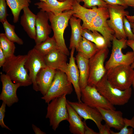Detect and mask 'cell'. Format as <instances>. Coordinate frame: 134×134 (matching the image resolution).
Returning <instances> with one entry per match:
<instances>
[{
  "instance_id": "1",
  "label": "cell",
  "mask_w": 134,
  "mask_h": 134,
  "mask_svg": "<svg viewBox=\"0 0 134 134\" xmlns=\"http://www.w3.org/2000/svg\"><path fill=\"white\" fill-rule=\"evenodd\" d=\"M27 55H14L6 59L2 70L13 82L19 84L21 86L26 87L32 84L25 66Z\"/></svg>"
},
{
  "instance_id": "2",
  "label": "cell",
  "mask_w": 134,
  "mask_h": 134,
  "mask_svg": "<svg viewBox=\"0 0 134 134\" xmlns=\"http://www.w3.org/2000/svg\"><path fill=\"white\" fill-rule=\"evenodd\" d=\"M96 87L99 92L113 105H125L129 101L132 96L131 87L122 90L113 87L108 81L106 74Z\"/></svg>"
},
{
  "instance_id": "3",
  "label": "cell",
  "mask_w": 134,
  "mask_h": 134,
  "mask_svg": "<svg viewBox=\"0 0 134 134\" xmlns=\"http://www.w3.org/2000/svg\"><path fill=\"white\" fill-rule=\"evenodd\" d=\"M55 40L59 49L67 56L70 53L65 44L64 34L68 26L69 21L73 16L74 12L72 10L66 11L62 13L55 15L51 12H47Z\"/></svg>"
},
{
  "instance_id": "4",
  "label": "cell",
  "mask_w": 134,
  "mask_h": 134,
  "mask_svg": "<svg viewBox=\"0 0 134 134\" xmlns=\"http://www.w3.org/2000/svg\"><path fill=\"white\" fill-rule=\"evenodd\" d=\"M107 79L113 87L122 90L130 87L134 79V69L131 65H122L106 71Z\"/></svg>"
},
{
  "instance_id": "5",
  "label": "cell",
  "mask_w": 134,
  "mask_h": 134,
  "mask_svg": "<svg viewBox=\"0 0 134 134\" xmlns=\"http://www.w3.org/2000/svg\"><path fill=\"white\" fill-rule=\"evenodd\" d=\"M72 84L68 79L66 73L56 70L51 84L46 94L41 98L46 103L64 95H69L73 91Z\"/></svg>"
},
{
  "instance_id": "6",
  "label": "cell",
  "mask_w": 134,
  "mask_h": 134,
  "mask_svg": "<svg viewBox=\"0 0 134 134\" xmlns=\"http://www.w3.org/2000/svg\"><path fill=\"white\" fill-rule=\"evenodd\" d=\"M126 39H117L114 35L111 53L109 58L105 63V67L107 71L116 66L125 65H131L134 62L133 51H128L125 54L122 52V49L127 46Z\"/></svg>"
},
{
  "instance_id": "7",
  "label": "cell",
  "mask_w": 134,
  "mask_h": 134,
  "mask_svg": "<svg viewBox=\"0 0 134 134\" xmlns=\"http://www.w3.org/2000/svg\"><path fill=\"white\" fill-rule=\"evenodd\" d=\"M66 95L54 99L48 104L46 118L49 119L50 125L54 131L61 122L68 120Z\"/></svg>"
},
{
  "instance_id": "8",
  "label": "cell",
  "mask_w": 134,
  "mask_h": 134,
  "mask_svg": "<svg viewBox=\"0 0 134 134\" xmlns=\"http://www.w3.org/2000/svg\"><path fill=\"white\" fill-rule=\"evenodd\" d=\"M109 52L108 47L99 49L89 59V74L88 85L96 87L106 74L104 62Z\"/></svg>"
},
{
  "instance_id": "9",
  "label": "cell",
  "mask_w": 134,
  "mask_h": 134,
  "mask_svg": "<svg viewBox=\"0 0 134 134\" xmlns=\"http://www.w3.org/2000/svg\"><path fill=\"white\" fill-rule=\"evenodd\" d=\"M110 19L107 23L115 32L114 35L118 39H126L123 28V18L129 15V12L125 10L127 8L118 5L107 4Z\"/></svg>"
},
{
  "instance_id": "10",
  "label": "cell",
  "mask_w": 134,
  "mask_h": 134,
  "mask_svg": "<svg viewBox=\"0 0 134 134\" xmlns=\"http://www.w3.org/2000/svg\"><path fill=\"white\" fill-rule=\"evenodd\" d=\"M81 100L83 102L92 107L116 110L114 105L99 92L95 86L87 85L84 88L81 89Z\"/></svg>"
},
{
  "instance_id": "11",
  "label": "cell",
  "mask_w": 134,
  "mask_h": 134,
  "mask_svg": "<svg viewBox=\"0 0 134 134\" xmlns=\"http://www.w3.org/2000/svg\"><path fill=\"white\" fill-rule=\"evenodd\" d=\"M109 12L107 7L101 8L100 12L93 20L90 30L96 31L100 33L104 38L108 47L111 45L114 31L108 26L107 19L109 18Z\"/></svg>"
},
{
  "instance_id": "12",
  "label": "cell",
  "mask_w": 134,
  "mask_h": 134,
  "mask_svg": "<svg viewBox=\"0 0 134 134\" xmlns=\"http://www.w3.org/2000/svg\"><path fill=\"white\" fill-rule=\"evenodd\" d=\"M27 55L25 67L29 71V74L32 82L33 89L37 92L38 90L36 82L37 75L41 69L47 66L43 56L34 48L30 50Z\"/></svg>"
},
{
  "instance_id": "13",
  "label": "cell",
  "mask_w": 134,
  "mask_h": 134,
  "mask_svg": "<svg viewBox=\"0 0 134 134\" xmlns=\"http://www.w3.org/2000/svg\"><path fill=\"white\" fill-rule=\"evenodd\" d=\"M0 79L2 83V88L0 95V100L8 107H10L18 102L19 99L17 91L21 86L19 84L13 82L5 74H1Z\"/></svg>"
},
{
  "instance_id": "14",
  "label": "cell",
  "mask_w": 134,
  "mask_h": 134,
  "mask_svg": "<svg viewBox=\"0 0 134 134\" xmlns=\"http://www.w3.org/2000/svg\"><path fill=\"white\" fill-rule=\"evenodd\" d=\"M72 7L74 12L73 16L82 21V26L83 29L90 30L93 20L102 8H97L95 6L92 9L88 8L81 6L76 0H74Z\"/></svg>"
},
{
  "instance_id": "15",
  "label": "cell",
  "mask_w": 134,
  "mask_h": 134,
  "mask_svg": "<svg viewBox=\"0 0 134 134\" xmlns=\"http://www.w3.org/2000/svg\"><path fill=\"white\" fill-rule=\"evenodd\" d=\"M67 102L84 120H91L95 123L98 129L102 125L103 119L101 115L96 108L91 107L82 101L72 102L67 100Z\"/></svg>"
},
{
  "instance_id": "16",
  "label": "cell",
  "mask_w": 134,
  "mask_h": 134,
  "mask_svg": "<svg viewBox=\"0 0 134 134\" xmlns=\"http://www.w3.org/2000/svg\"><path fill=\"white\" fill-rule=\"evenodd\" d=\"M49 20L47 13L41 10L36 15L35 27L36 38V45H38L45 40L51 34L52 28L48 23Z\"/></svg>"
},
{
  "instance_id": "17",
  "label": "cell",
  "mask_w": 134,
  "mask_h": 134,
  "mask_svg": "<svg viewBox=\"0 0 134 134\" xmlns=\"http://www.w3.org/2000/svg\"><path fill=\"white\" fill-rule=\"evenodd\" d=\"M67 56L58 48L53 50L43 57L47 67L66 73L68 65Z\"/></svg>"
},
{
  "instance_id": "18",
  "label": "cell",
  "mask_w": 134,
  "mask_h": 134,
  "mask_svg": "<svg viewBox=\"0 0 134 134\" xmlns=\"http://www.w3.org/2000/svg\"><path fill=\"white\" fill-rule=\"evenodd\" d=\"M73 0H66L60 2L57 0H47L46 2L40 1L35 3L34 5L40 10L58 15L66 11L73 10Z\"/></svg>"
},
{
  "instance_id": "19",
  "label": "cell",
  "mask_w": 134,
  "mask_h": 134,
  "mask_svg": "<svg viewBox=\"0 0 134 134\" xmlns=\"http://www.w3.org/2000/svg\"><path fill=\"white\" fill-rule=\"evenodd\" d=\"M97 109L101 114L105 124L111 128L120 131L124 126V118L121 111L100 107Z\"/></svg>"
},
{
  "instance_id": "20",
  "label": "cell",
  "mask_w": 134,
  "mask_h": 134,
  "mask_svg": "<svg viewBox=\"0 0 134 134\" xmlns=\"http://www.w3.org/2000/svg\"><path fill=\"white\" fill-rule=\"evenodd\" d=\"M75 49L74 48L71 49L69 62L66 74L73 86L78 101L81 102V90L79 84V72L77 66L75 63V59L74 57Z\"/></svg>"
},
{
  "instance_id": "21",
  "label": "cell",
  "mask_w": 134,
  "mask_h": 134,
  "mask_svg": "<svg viewBox=\"0 0 134 134\" xmlns=\"http://www.w3.org/2000/svg\"><path fill=\"white\" fill-rule=\"evenodd\" d=\"M56 70L46 67L42 68L38 73L36 79V83L38 91L43 96L46 94L49 88Z\"/></svg>"
},
{
  "instance_id": "22",
  "label": "cell",
  "mask_w": 134,
  "mask_h": 134,
  "mask_svg": "<svg viewBox=\"0 0 134 134\" xmlns=\"http://www.w3.org/2000/svg\"><path fill=\"white\" fill-rule=\"evenodd\" d=\"M23 13L20 19V24L29 37L35 40L36 38L35 22L36 15L26 7L23 9Z\"/></svg>"
},
{
  "instance_id": "23",
  "label": "cell",
  "mask_w": 134,
  "mask_h": 134,
  "mask_svg": "<svg viewBox=\"0 0 134 134\" xmlns=\"http://www.w3.org/2000/svg\"><path fill=\"white\" fill-rule=\"evenodd\" d=\"M67 107L68 115L67 121L69 130L73 134H84V126L82 119L67 101Z\"/></svg>"
},
{
  "instance_id": "24",
  "label": "cell",
  "mask_w": 134,
  "mask_h": 134,
  "mask_svg": "<svg viewBox=\"0 0 134 134\" xmlns=\"http://www.w3.org/2000/svg\"><path fill=\"white\" fill-rule=\"evenodd\" d=\"M75 59L79 71V84L81 90L88 85L89 74V59L84 57L78 52Z\"/></svg>"
},
{
  "instance_id": "25",
  "label": "cell",
  "mask_w": 134,
  "mask_h": 134,
  "mask_svg": "<svg viewBox=\"0 0 134 134\" xmlns=\"http://www.w3.org/2000/svg\"><path fill=\"white\" fill-rule=\"evenodd\" d=\"M81 20L72 16L70 19L69 22L71 32L69 48H73L76 50L81 37L82 28L81 25Z\"/></svg>"
},
{
  "instance_id": "26",
  "label": "cell",
  "mask_w": 134,
  "mask_h": 134,
  "mask_svg": "<svg viewBox=\"0 0 134 134\" xmlns=\"http://www.w3.org/2000/svg\"><path fill=\"white\" fill-rule=\"evenodd\" d=\"M98 50L94 43L82 37L76 51L84 57L89 59Z\"/></svg>"
},
{
  "instance_id": "27",
  "label": "cell",
  "mask_w": 134,
  "mask_h": 134,
  "mask_svg": "<svg viewBox=\"0 0 134 134\" xmlns=\"http://www.w3.org/2000/svg\"><path fill=\"white\" fill-rule=\"evenodd\" d=\"M6 1L11 10L14 23L18 22L21 10L26 7H29L31 2V0H6Z\"/></svg>"
},
{
  "instance_id": "28",
  "label": "cell",
  "mask_w": 134,
  "mask_h": 134,
  "mask_svg": "<svg viewBox=\"0 0 134 134\" xmlns=\"http://www.w3.org/2000/svg\"><path fill=\"white\" fill-rule=\"evenodd\" d=\"M34 48L43 56L55 49H59L53 36L51 37H49L40 44L35 45Z\"/></svg>"
},
{
  "instance_id": "29",
  "label": "cell",
  "mask_w": 134,
  "mask_h": 134,
  "mask_svg": "<svg viewBox=\"0 0 134 134\" xmlns=\"http://www.w3.org/2000/svg\"><path fill=\"white\" fill-rule=\"evenodd\" d=\"M0 46L1 48L6 59L14 55L16 47L14 43L9 40L4 33L0 34Z\"/></svg>"
},
{
  "instance_id": "30",
  "label": "cell",
  "mask_w": 134,
  "mask_h": 134,
  "mask_svg": "<svg viewBox=\"0 0 134 134\" xmlns=\"http://www.w3.org/2000/svg\"><path fill=\"white\" fill-rule=\"evenodd\" d=\"M2 23L4 30V34L7 38L14 43L20 45H23V41L18 36L15 32V26L10 24L7 20Z\"/></svg>"
},
{
  "instance_id": "31",
  "label": "cell",
  "mask_w": 134,
  "mask_h": 134,
  "mask_svg": "<svg viewBox=\"0 0 134 134\" xmlns=\"http://www.w3.org/2000/svg\"><path fill=\"white\" fill-rule=\"evenodd\" d=\"M92 32L94 33L95 36L94 43L99 49L108 47L106 40L102 35L97 31Z\"/></svg>"
},
{
  "instance_id": "32",
  "label": "cell",
  "mask_w": 134,
  "mask_h": 134,
  "mask_svg": "<svg viewBox=\"0 0 134 134\" xmlns=\"http://www.w3.org/2000/svg\"><path fill=\"white\" fill-rule=\"evenodd\" d=\"M83 6L86 8H90L97 6L98 8L107 7V4L103 0H84Z\"/></svg>"
},
{
  "instance_id": "33",
  "label": "cell",
  "mask_w": 134,
  "mask_h": 134,
  "mask_svg": "<svg viewBox=\"0 0 134 134\" xmlns=\"http://www.w3.org/2000/svg\"><path fill=\"white\" fill-rule=\"evenodd\" d=\"M124 30L126 35L129 40H134V34L133 33L130 22L126 17L123 18Z\"/></svg>"
},
{
  "instance_id": "34",
  "label": "cell",
  "mask_w": 134,
  "mask_h": 134,
  "mask_svg": "<svg viewBox=\"0 0 134 134\" xmlns=\"http://www.w3.org/2000/svg\"><path fill=\"white\" fill-rule=\"evenodd\" d=\"M6 0H0V21L2 23L7 20V13Z\"/></svg>"
},
{
  "instance_id": "35",
  "label": "cell",
  "mask_w": 134,
  "mask_h": 134,
  "mask_svg": "<svg viewBox=\"0 0 134 134\" xmlns=\"http://www.w3.org/2000/svg\"><path fill=\"white\" fill-rule=\"evenodd\" d=\"M6 105V104L5 103L2 102L0 108V125L2 128H5L10 131H11V130L5 125L4 122Z\"/></svg>"
},
{
  "instance_id": "36",
  "label": "cell",
  "mask_w": 134,
  "mask_h": 134,
  "mask_svg": "<svg viewBox=\"0 0 134 134\" xmlns=\"http://www.w3.org/2000/svg\"><path fill=\"white\" fill-rule=\"evenodd\" d=\"M82 36L83 37L94 43V34L93 32L91 30L87 29H83Z\"/></svg>"
},
{
  "instance_id": "37",
  "label": "cell",
  "mask_w": 134,
  "mask_h": 134,
  "mask_svg": "<svg viewBox=\"0 0 134 134\" xmlns=\"http://www.w3.org/2000/svg\"><path fill=\"white\" fill-rule=\"evenodd\" d=\"M107 4L118 5L127 8L128 6L124 0H103Z\"/></svg>"
},
{
  "instance_id": "38",
  "label": "cell",
  "mask_w": 134,
  "mask_h": 134,
  "mask_svg": "<svg viewBox=\"0 0 134 134\" xmlns=\"http://www.w3.org/2000/svg\"><path fill=\"white\" fill-rule=\"evenodd\" d=\"M111 128L106 124L101 125L99 129V134H111Z\"/></svg>"
},
{
  "instance_id": "39",
  "label": "cell",
  "mask_w": 134,
  "mask_h": 134,
  "mask_svg": "<svg viewBox=\"0 0 134 134\" xmlns=\"http://www.w3.org/2000/svg\"><path fill=\"white\" fill-rule=\"evenodd\" d=\"M134 133V129L132 128H128L126 129L122 128L118 132H115L111 130V134H133Z\"/></svg>"
},
{
  "instance_id": "40",
  "label": "cell",
  "mask_w": 134,
  "mask_h": 134,
  "mask_svg": "<svg viewBox=\"0 0 134 134\" xmlns=\"http://www.w3.org/2000/svg\"><path fill=\"white\" fill-rule=\"evenodd\" d=\"M124 127L127 128L130 126L134 129V115L130 119L126 118H124Z\"/></svg>"
},
{
  "instance_id": "41",
  "label": "cell",
  "mask_w": 134,
  "mask_h": 134,
  "mask_svg": "<svg viewBox=\"0 0 134 134\" xmlns=\"http://www.w3.org/2000/svg\"><path fill=\"white\" fill-rule=\"evenodd\" d=\"M83 122L84 126V134H99V133H98L95 132L88 127L86 125L85 120H84Z\"/></svg>"
},
{
  "instance_id": "42",
  "label": "cell",
  "mask_w": 134,
  "mask_h": 134,
  "mask_svg": "<svg viewBox=\"0 0 134 134\" xmlns=\"http://www.w3.org/2000/svg\"><path fill=\"white\" fill-rule=\"evenodd\" d=\"M6 60L2 49L0 46V67H2Z\"/></svg>"
},
{
  "instance_id": "43",
  "label": "cell",
  "mask_w": 134,
  "mask_h": 134,
  "mask_svg": "<svg viewBox=\"0 0 134 134\" xmlns=\"http://www.w3.org/2000/svg\"><path fill=\"white\" fill-rule=\"evenodd\" d=\"M32 127L34 132L35 134H46L45 133L42 131L39 128L37 127L33 124H32Z\"/></svg>"
},
{
  "instance_id": "44",
  "label": "cell",
  "mask_w": 134,
  "mask_h": 134,
  "mask_svg": "<svg viewBox=\"0 0 134 134\" xmlns=\"http://www.w3.org/2000/svg\"><path fill=\"white\" fill-rule=\"evenodd\" d=\"M127 44L132 49L134 55V40H127Z\"/></svg>"
},
{
  "instance_id": "45",
  "label": "cell",
  "mask_w": 134,
  "mask_h": 134,
  "mask_svg": "<svg viewBox=\"0 0 134 134\" xmlns=\"http://www.w3.org/2000/svg\"><path fill=\"white\" fill-rule=\"evenodd\" d=\"M128 6L134 8V0H124Z\"/></svg>"
},
{
  "instance_id": "46",
  "label": "cell",
  "mask_w": 134,
  "mask_h": 134,
  "mask_svg": "<svg viewBox=\"0 0 134 134\" xmlns=\"http://www.w3.org/2000/svg\"><path fill=\"white\" fill-rule=\"evenodd\" d=\"M126 18L130 22H134V15L132 16L128 15L126 16Z\"/></svg>"
},
{
  "instance_id": "47",
  "label": "cell",
  "mask_w": 134,
  "mask_h": 134,
  "mask_svg": "<svg viewBox=\"0 0 134 134\" xmlns=\"http://www.w3.org/2000/svg\"><path fill=\"white\" fill-rule=\"evenodd\" d=\"M130 22L132 31L134 34V22Z\"/></svg>"
},
{
  "instance_id": "48",
  "label": "cell",
  "mask_w": 134,
  "mask_h": 134,
  "mask_svg": "<svg viewBox=\"0 0 134 134\" xmlns=\"http://www.w3.org/2000/svg\"><path fill=\"white\" fill-rule=\"evenodd\" d=\"M131 67L134 69V62L131 65ZM133 90L134 91V79L133 80L132 85Z\"/></svg>"
},
{
  "instance_id": "49",
  "label": "cell",
  "mask_w": 134,
  "mask_h": 134,
  "mask_svg": "<svg viewBox=\"0 0 134 134\" xmlns=\"http://www.w3.org/2000/svg\"><path fill=\"white\" fill-rule=\"evenodd\" d=\"M79 2H83L84 0H76Z\"/></svg>"
},
{
  "instance_id": "50",
  "label": "cell",
  "mask_w": 134,
  "mask_h": 134,
  "mask_svg": "<svg viewBox=\"0 0 134 134\" xmlns=\"http://www.w3.org/2000/svg\"><path fill=\"white\" fill-rule=\"evenodd\" d=\"M41 1L46 2L47 0H39Z\"/></svg>"
},
{
  "instance_id": "51",
  "label": "cell",
  "mask_w": 134,
  "mask_h": 134,
  "mask_svg": "<svg viewBox=\"0 0 134 134\" xmlns=\"http://www.w3.org/2000/svg\"><path fill=\"white\" fill-rule=\"evenodd\" d=\"M58 1H60L62 2L65 1L66 0H57Z\"/></svg>"
}]
</instances>
